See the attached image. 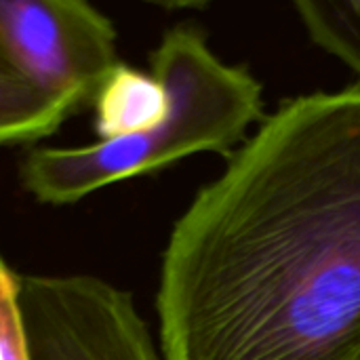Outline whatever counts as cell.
Instances as JSON below:
<instances>
[{
	"mask_svg": "<svg viewBox=\"0 0 360 360\" xmlns=\"http://www.w3.org/2000/svg\"><path fill=\"white\" fill-rule=\"evenodd\" d=\"M162 360H360V84L283 101L175 221Z\"/></svg>",
	"mask_w": 360,
	"mask_h": 360,
	"instance_id": "obj_1",
	"label": "cell"
},
{
	"mask_svg": "<svg viewBox=\"0 0 360 360\" xmlns=\"http://www.w3.org/2000/svg\"><path fill=\"white\" fill-rule=\"evenodd\" d=\"M150 72L167 93L160 124L91 146L32 152L21 167V179L34 198L70 205L192 154L230 158L266 118L262 82L245 65L226 63L194 23H179L162 34L150 57Z\"/></svg>",
	"mask_w": 360,
	"mask_h": 360,
	"instance_id": "obj_2",
	"label": "cell"
},
{
	"mask_svg": "<svg viewBox=\"0 0 360 360\" xmlns=\"http://www.w3.org/2000/svg\"><path fill=\"white\" fill-rule=\"evenodd\" d=\"M0 51L68 116L93 105L120 63L114 23L78 0H0Z\"/></svg>",
	"mask_w": 360,
	"mask_h": 360,
	"instance_id": "obj_3",
	"label": "cell"
},
{
	"mask_svg": "<svg viewBox=\"0 0 360 360\" xmlns=\"http://www.w3.org/2000/svg\"><path fill=\"white\" fill-rule=\"evenodd\" d=\"M30 360H160L131 293L89 274L19 276Z\"/></svg>",
	"mask_w": 360,
	"mask_h": 360,
	"instance_id": "obj_4",
	"label": "cell"
},
{
	"mask_svg": "<svg viewBox=\"0 0 360 360\" xmlns=\"http://www.w3.org/2000/svg\"><path fill=\"white\" fill-rule=\"evenodd\" d=\"M99 141L152 131L167 114V93L152 72L118 63L101 84L95 101Z\"/></svg>",
	"mask_w": 360,
	"mask_h": 360,
	"instance_id": "obj_5",
	"label": "cell"
},
{
	"mask_svg": "<svg viewBox=\"0 0 360 360\" xmlns=\"http://www.w3.org/2000/svg\"><path fill=\"white\" fill-rule=\"evenodd\" d=\"M68 114L34 89L0 51V146L51 135Z\"/></svg>",
	"mask_w": 360,
	"mask_h": 360,
	"instance_id": "obj_6",
	"label": "cell"
},
{
	"mask_svg": "<svg viewBox=\"0 0 360 360\" xmlns=\"http://www.w3.org/2000/svg\"><path fill=\"white\" fill-rule=\"evenodd\" d=\"M308 38L356 74L360 84V0H297Z\"/></svg>",
	"mask_w": 360,
	"mask_h": 360,
	"instance_id": "obj_7",
	"label": "cell"
},
{
	"mask_svg": "<svg viewBox=\"0 0 360 360\" xmlns=\"http://www.w3.org/2000/svg\"><path fill=\"white\" fill-rule=\"evenodd\" d=\"M0 360H30L19 310V276L0 255Z\"/></svg>",
	"mask_w": 360,
	"mask_h": 360,
	"instance_id": "obj_8",
	"label": "cell"
}]
</instances>
